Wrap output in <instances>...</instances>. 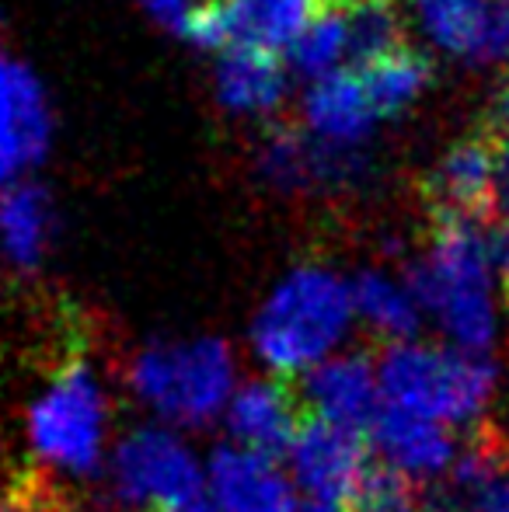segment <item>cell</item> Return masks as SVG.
Here are the masks:
<instances>
[{"label":"cell","mask_w":509,"mask_h":512,"mask_svg":"<svg viewBox=\"0 0 509 512\" xmlns=\"http://www.w3.org/2000/svg\"><path fill=\"white\" fill-rule=\"evenodd\" d=\"M0 512H28V506H18V502H11V506H0Z\"/></svg>","instance_id":"f1b7e54d"},{"label":"cell","mask_w":509,"mask_h":512,"mask_svg":"<svg viewBox=\"0 0 509 512\" xmlns=\"http://www.w3.org/2000/svg\"><path fill=\"white\" fill-rule=\"evenodd\" d=\"M503 283H506V300H509V269L503 272Z\"/></svg>","instance_id":"f546056e"},{"label":"cell","mask_w":509,"mask_h":512,"mask_svg":"<svg viewBox=\"0 0 509 512\" xmlns=\"http://www.w3.org/2000/svg\"><path fill=\"white\" fill-rule=\"evenodd\" d=\"M234 363L220 342L154 345L133 363V387L175 422H206L231 398Z\"/></svg>","instance_id":"277c9868"},{"label":"cell","mask_w":509,"mask_h":512,"mask_svg":"<svg viewBox=\"0 0 509 512\" xmlns=\"http://www.w3.org/2000/svg\"><path fill=\"white\" fill-rule=\"evenodd\" d=\"M349 56L356 70L405 49V18L398 0H346Z\"/></svg>","instance_id":"ffe728a7"},{"label":"cell","mask_w":509,"mask_h":512,"mask_svg":"<svg viewBox=\"0 0 509 512\" xmlns=\"http://www.w3.org/2000/svg\"><path fill=\"white\" fill-rule=\"evenodd\" d=\"M499 209L509 227V133L499 136Z\"/></svg>","instance_id":"4316f807"},{"label":"cell","mask_w":509,"mask_h":512,"mask_svg":"<svg viewBox=\"0 0 509 512\" xmlns=\"http://www.w3.org/2000/svg\"><path fill=\"white\" fill-rule=\"evenodd\" d=\"M49 143L42 88L18 63L0 60V185L32 168Z\"/></svg>","instance_id":"8fae6325"},{"label":"cell","mask_w":509,"mask_h":512,"mask_svg":"<svg viewBox=\"0 0 509 512\" xmlns=\"http://www.w3.org/2000/svg\"><path fill=\"white\" fill-rule=\"evenodd\" d=\"M377 373L387 405L436 422H471L482 415L496 391V366L468 349H426L398 342L381 356Z\"/></svg>","instance_id":"3957f363"},{"label":"cell","mask_w":509,"mask_h":512,"mask_svg":"<svg viewBox=\"0 0 509 512\" xmlns=\"http://www.w3.org/2000/svg\"><path fill=\"white\" fill-rule=\"evenodd\" d=\"M468 512H509V485L496 481L492 488H485V492L468 506Z\"/></svg>","instance_id":"d4e9b609"},{"label":"cell","mask_w":509,"mask_h":512,"mask_svg":"<svg viewBox=\"0 0 509 512\" xmlns=\"http://www.w3.org/2000/svg\"><path fill=\"white\" fill-rule=\"evenodd\" d=\"M307 401L286 380H252L231 398L227 422L245 450L265 453L276 460L279 453L293 450L300 425L307 418Z\"/></svg>","instance_id":"30bf717a"},{"label":"cell","mask_w":509,"mask_h":512,"mask_svg":"<svg viewBox=\"0 0 509 512\" xmlns=\"http://www.w3.org/2000/svg\"><path fill=\"white\" fill-rule=\"evenodd\" d=\"M154 512H168V509H154Z\"/></svg>","instance_id":"4dcf8cb0"},{"label":"cell","mask_w":509,"mask_h":512,"mask_svg":"<svg viewBox=\"0 0 509 512\" xmlns=\"http://www.w3.org/2000/svg\"><path fill=\"white\" fill-rule=\"evenodd\" d=\"M304 115L318 136L332 143H349V147L363 140L377 119L356 70H332L318 77V84L304 98Z\"/></svg>","instance_id":"9a60e30c"},{"label":"cell","mask_w":509,"mask_h":512,"mask_svg":"<svg viewBox=\"0 0 509 512\" xmlns=\"http://www.w3.org/2000/svg\"><path fill=\"white\" fill-rule=\"evenodd\" d=\"M300 394L314 415L353 429H370L381 411V373H374L367 356H335L307 373Z\"/></svg>","instance_id":"7c38bea8"},{"label":"cell","mask_w":509,"mask_h":512,"mask_svg":"<svg viewBox=\"0 0 509 512\" xmlns=\"http://www.w3.org/2000/svg\"><path fill=\"white\" fill-rule=\"evenodd\" d=\"M0 241L21 269L39 265L49 241V203L35 185H11L0 196Z\"/></svg>","instance_id":"d6986e66"},{"label":"cell","mask_w":509,"mask_h":512,"mask_svg":"<svg viewBox=\"0 0 509 512\" xmlns=\"http://www.w3.org/2000/svg\"><path fill=\"white\" fill-rule=\"evenodd\" d=\"M370 439L384 464L398 467L401 474H443L457 460V439L447 425L398 405H381L370 425Z\"/></svg>","instance_id":"5bb4252c"},{"label":"cell","mask_w":509,"mask_h":512,"mask_svg":"<svg viewBox=\"0 0 509 512\" xmlns=\"http://www.w3.org/2000/svg\"><path fill=\"white\" fill-rule=\"evenodd\" d=\"M217 88L231 108L241 112H265L283 102L286 70L272 49L262 46H227L217 67Z\"/></svg>","instance_id":"e0dca14e"},{"label":"cell","mask_w":509,"mask_h":512,"mask_svg":"<svg viewBox=\"0 0 509 512\" xmlns=\"http://www.w3.org/2000/svg\"><path fill=\"white\" fill-rule=\"evenodd\" d=\"M349 56L346 0H325L311 25L293 42V67L307 77H325Z\"/></svg>","instance_id":"603a6c76"},{"label":"cell","mask_w":509,"mask_h":512,"mask_svg":"<svg viewBox=\"0 0 509 512\" xmlns=\"http://www.w3.org/2000/svg\"><path fill=\"white\" fill-rule=\"evenodd\" d=\"M496 227L464 216H433L429 258L408 272V290L419 307L433 310L447 335L468 352H485L496 338L489 293L492 269H499Z\"/></svg>","instance_id":"6da1fadb"},{"label":"cell","mask_w":509,"mask_h":512,"mask_svg":"<svg viewBox=\"0 0 509 512\" xmlns=\"http://www.w3.org/2000/svg\"><path fill=\"white\" fill-rule=\"evenodd\" d=\"M436 46L471 63L509 56V0H415Z\"/></svg>","instance_id":"9c48e42d"},{"label":"cell","mask_w":509,"mask_h":512,"mask_svg":"<svg viewBox=\"0 0 509 512\" xmlns=\"http://www.w3.org/2000/svg\"><path fill=\"white\" fill-rule=\"evenodd\" d=\"M290 460L297 485L314 502H328V506H349L370 467L363 429L332 422L314 411H307L304 425L293 439Z\"/></svg>","instance_id":"52a82bcc"},{"label":"cell","mask_w":509,"mask_h":512,"mask_svg":"<svg viewBox=\"0 0 509 512\" xmlns=\"http://www.w3.org/2000/svg\"><path fill=\"white\" fill-rule=\"evenodd\" d=\"M262 168L265 175L283 185H321L349 178L356 161L349 143H332L325 136L307 140L297 129H283L265 143Z\"/></svg>","instance_id":"2e32d148"},{"label":"cell","mask_w":509,"mask_h":512,"mask_svg":"<svg viewBox=\"0 0 509 512\" xmlns=\"http://www.w3.org/2000/svg\"><path fill=\"white\" fill-rule=\"evenodd\" d=\"M353 304L387 338L405 342L419 328V300L412 297V290H401L398 283H391L387 276H377V272H363L356 279Z\"/></svg>","instance_id":"7402d4cb"},{"label":"cell","mask_w":509,"mask_h":512,"mask_svg":"<svg viewBox=\"0 0 509 512\" xmlns=\"http://www.w3.org/2000/svg\"><path fill=\"white\" fill-rule=\"evenodd\" d=\"M119 492L133 502H154L168 512H213V492L206 488L196 460L171 432L140 429L119 446Z\"/></svg>","instance_id":"5b68a950"},{"label":"cell","mask_w":509,"mask_h":512,"mask_svg":"<svg viewBox=\"0 0 509 512\" xmlns=\"http://www.w3.org/2000/svg\"><path fill=\"white\" fill-rule=\"evenodd\" d=\"M210 492L220 512H297L290 481L276 460L255 450H217L210 464Z\"/></svg>","instance_id":"4fadbf2b"},{"label":"cell","mask_w":509,"mask_h":512,"mask_svg":"<svg viewBox=\"0 0 509 512\" xmlns=\"http://www.w3.org/2000/svg\"><path fill=\"white\" fill-rule=\"evenodd\" d=\"M489 129L496 136L509 133V67L503 74V81H499V95L496 102H492V119H489Z\"/></svg>","instance_id":"484cf974"},{"label":"cell","mask_w":509,"mask_h":512,"mask_svg":"<svg viewBox=\"0 0 509 512\" xmlns=\"http://www.w3.org/2000/svg\"><path fill=\"white\" fill-rule=\"evenodd\" d=\"M356 310L353 290L325 269H297L279 283L255 324V345L279 373L321 363Z\"/></svg>","instance_id":"7a4b0ae2"},{"label":"cell","mask_w":509,"mask_h":512,"mask_svg":"<svg viewBox=\"0 0 509 512\" xmlns=\"http://www.w3.org/2000/svg\"><path fill=\"white\" fill-rule=\"evenodd\" d=\"M147 4V11L154 14L161 25H168L171 32H185V25H189V14H192V0H143Z\"/></svg>","instance_id":"cb8c5ba5"},{"label":"cell","mask_w":509,"mask_h":512,"mask_svg":"<svg viewBox=\"0 0 509 512\" xmlns=\"http://www.w3.org/2000/svg\"><path fill=\"white\" fill-rule=\"evenodd\" d=\"M356 74H360L363 91H367L377 119H384V115H398L401 108L412 105L422 95V88L429 84V63L422 53L405 46L398 53L384 56V60L367 63Z\"/></svg>","instance_id":"44dd1931"},{"label":"cell","mask_w":509,"mask_h":512,"mask_svg":"<svg viewBox=\"0 0 509 512\" xmlns=\"http://www.w3.org/2000/svg\"><path fill=\"white\" fill-rule=\"evenodd\" d=\"M300 512H342V506H328V502H314V499H311Z\"/></svg>","instance_id":"83f0119b"},{"label":"cell","mask_w":509,"mask_h":512,"mask_svg":"<svg viewBox=\"0 0 509 512\" xmlns=\"http://www.w3.org/2000/svg\"><path fill=\"white\" fill-rule=\"evenodd\" d=\"M234 4V46L283 49L300 39L325 0H231Z\"/></svg>","instance_id":"ac0fdd59"},{"label":"cell","mask_w":509,"mask_h":512,"mask_svg":"<svg viewBox=\"0 0 509 512\" xmlns=\"http://www.w3.org/2000/svg\"><path fill=\"white\" fill-rule=\"evenodd\" d=\"M433 216L496 220L499 209V136L489 126L457 140L426 178Z\"/></svg>","instance_id":"ba28073f"},{"label":"cell","mask_w":509,"mask_h":512,"mask_svg":"<svg viewBox=\"0 0 509 512\" xmlns=\"http://www.w3.org/2000/svg\"><path fill=\"white\" fill-rule=\"evenodd\" d=\"M32 443L67 471H91L102 446V394L84 363H70L32 411Z\"/></svg>","instance_id":"8992f818"}]
</instances>
